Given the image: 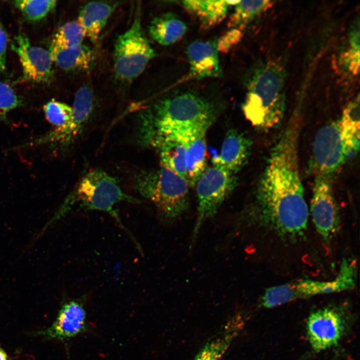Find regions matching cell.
Masks as SVG:
<instances>
[{
    "label": "cell",
    "instance_id": "6da1fadb",
    "mask_svg": "<svg viewBox=\"0 0 360 360\" xmlns=\"http://www.w3.org/2000/svg\"><path fill=\"white\" fill-rule=\"evenodd\" d=\"M300 124L292 119L272 148L254 202L241 212L244 226L280 244L296 242L308 229V210L298 163Z\"/></svg>",
    "mask_w": 360,
    "mask_h": 360
},
{
    "label": "cell",
    "instance_id": "7a4b0ae2",
    "mask_svg": "<svg viewBox=\"0 0 360 360\" xmlns=\"http://www.w3.org/2000/svg\"><path fill=\"white\" fill-rule=\"evenodd\" d=\"M216 112L214 103L199 92L193 90L172 92L140 112L136 140L140 145L148 146L159 136L211 124Z\"/></svg>",
    "mask_w": 360,
    "mask_h": 360
},
{
    "label": "cell",
    "instance_id": "3957f363",
    "mask_svg": "<svg viewBox=\"0 0 360 360\" xmlns=\"http://www.w3.org/2000/svg\"><path fill=\"white\" fill-rule=\"evenodd\" d=\"M285 77L283 65L276 60L264 62L253 72L242 106L252 126L268 130L281 122L286 108Z\"/></svg>",
    "mask_w": 360,
    "mask_h": 360
},
{
    "label": "cell",
    "instance_id": "277c9868",
    "mask_svg": "<svg viewBox=\"0 0 360 360\" xmlns=\"http://www.w3.org/2000/svg\"><path fill=\"white\" fill-rule=\"evenodd\" d=\"M134 185L140 195L154 204L163 223L174 222L188 208V182L167 168L140 172Z\"/></svg>",
    "mask_w": 360,
    "mask_h": 360
},
{
    "label": "cell",
    "instance_id": "5b68a950",
    "mask_svg": "<svg viewBox=\"0 0 360 360\" xmlns=\"http://www.w3.org/2000/svg\"><path fill=\"white\" fill-rule=\"evenodd\" d=\"M122 202L140 203L139 200L122 190L115 177L102 170L94 169L81 178L52 220L60 218L76 204L87 210L106 212L115 218L124 228L114 210L116 206Z\"/></svg>",
    "mask_w": 360,
    "mask_h": 360
},
{
    "label": "cell",
    "instance_id": "8992f818",
    "mask_svg": "<svg viewBox=\"0 0 360 360\" xmlns=\"http://www.w3.org/2000/svg\"><path fill=\"white\" fill-rule=\"evenodd\" d=\"M360 148V128L340 118L317 132L312 146V166L317 175L329 178Z\"/></svg>",
    "mask_w": 360,
    "mask_h": 360
},
{
    "label": "cell",
    "instance_id": "52a82bcc",
    "mask_svg": "<svg viewBox=\"0 0 360 360\" xmlns=\"http://www.w3.org/2000/svg\"><path fill=\"white\" fill-rule=\"evenodd\" d=\"M356 274L355 260L344 258L334 280L303 279L268 288L262 295V302L266 308H272L297 299L350 290L355 287Z\"/></svg>",
    "mask_w": 360,
    "mask_h": 360
},
{
    "label": "cell",
    "instance_id": "ba28073f",
    "mask_svg": "<svg viewBox=\"0 0 360 360\" xmlns=\"http://www.w3.org/2000/svg\"><path fill=\"white\" fill-rule=\"evenodd\" d=\"M140 8L124 32L117 38L114 50V70L118 80L131 82L146 69L156 53L142 26Z\"/></svg>",
    "mask_w": 360,
    "mask_h": 360
},
{
    "label": "cell",
    "instance_id": "9c48e42d",
    "mask_svg": "<svg viewBox=\"0 0 360 360\" xmlns=\"http://www.w3.org/2000/svg\"><path fill=\"white\" fill-rule=\"evenodd\" d=\"M236 181L235 174L214 164L206 168L200 176L194 186L198 200L197 214L190 248L204 222L216 214L236 187Z\"/></svg>",
    "mask_w": 360,
    "mask_h": 360
},
{
    "label": "cell",
    "instance_id": "30bf717a",
    "mask_svg": "<svg viewBox=\"0 0 360 360\" xmlns=\"http://www.w3.org/2000/svg\"><path fill=\"white\" fill-rule=\"evenodd\" d=\"M72 114L70 123L61 129L54 128L35 140V144H46L64 150L80 136L90 120L94 108V95L88 85L80 86L76 91L72 106Z\"/></svg>",
    "mask_w": 360,
    "mask_h": 360
},
{
    "label": "cell",
    "instance_id": "8fae6325",
    "mask_svg": "<svg viewBox=\"0 0 360 360\" xmlns=\"http://www.w3.org/2000/svg\"><path fill=\"white\" fill-rule=\"evenodd\" d=\"M310 212L318 233L324 244L329 245L340 225L339 210L329 178L316 176L312 189Z\"/></svg>",
    "mask_w": 360,
    "mask_h": 360
},
{
    "label": "cell",
    "instance_id": "7c38bea8",
    "mask_svg": "<svg viewBox=\"0 0 360 360\" xmlns=\"http://www.w3.org/2000/svg\"><path fill=\"white\" fill-rule=\"evenodd\" d=\"M338 308L326 307L312 312L307 322L306 332L312 349L316 352L336 346L344 330V321Z\"/></svg>",
    "mask_w": 360,
    "mask_h": 360
},
{
    "label": "cell",
    "instance_id": "4fadbf2b",
    "mask_svg": "<svg viewBox=\"0 0 360 360\" xmlns=\"http://www.w3.org/2000/svg\"><path fill=\"white\" fill-rule=\"evenodd\" d=\"M11 47L19 58L24 80L37 82L52 80L54 62L49 50L32 44L24 33L14 38Z\"/></svg>",
    "mask_w": 360,
    "mask_h": 360
},
{
    "label": "cell",
    "instance_id": "5bb4252c",
    "mask_svg": "<svg viewBox=\"0 0 360 360\" xmlns=\"http://www.w3.org/2000/svg\"><path fill=\"white\" fill-rule=\"evenodd\" d=\"M210 124L172 132L184 146L186 180L190 186H195L206 168V132Z\"/></svg>",
    "mask_w": 360,
    "mask_h": 360
},
{
    "label": "cell",
    "instance_id": "9a60e30c",
    "mask_svg": "<svg viewBox=\"0 0 360 360\" xmlns=\"http://www.w3.org/2000/svg\"><path fill=\"white\" fill-rule=\"evenodd\" d=\"M83 302L79 298L64 302L52 325L40 334L48 339L64 342L84 332L88 328Z\"/></svg>",
    "mask_w": 360,
    "mask_h": 360
},
{
    "label": "cell",
    "instance_id": "2e32d148",
    "mask_svg": "<svg viewBox=\"0 0 360 360\" xmlns=\"http://www.w3.org/2000/svg\"><path fill=\"white\" fill-rule=\"evenodd\" d=\"M218 50L216 41H194L187 48L190 64L188 77L201 80L221 76Z\"/></svg>",
    "mask_w": 360,
    "mask_h": 360
},
{
    "label": "cell",
    "instance_id": "e0dca14e",
    "mask_svg": "<svg viewBox=\"0 0 360 360\" xmlns=\"http://www.w3.org/2000/svg\"><path fill=\"white\" fill-rule=\"evenodd\" d=\"M251 146L252 142L247 136L231 130L224 138L220 154L213 158V164L236 174L248 160Z\"/></svg>",
    "mask_w": 360,
    "mask_h": 360
},
{
    "label": "cell",
    "instance_id": "ac0fdd59",
    "mask_svg": "<svg viewBox=\"0 0 360 360\" xmlns=\"http://www.w3.org/2000/svg\"><path fill=\"white\" fill-rule=\"evenodd\" d=\"M118 4L112 2H90L84 5L78 13V21L85 36L92 42L98 40L108 20Z\"/></svg>",
    "mask_w": 360,
    "mask_h": 360
},
{
    "label": "cell",
    "instance_id": "d6986e66",
    "mask_svg": "<svg viewBox=\"0 0 360 360\" xmlns=\"http://www.w3.org/2000/svg\"><path fill=\"white\" fill-rule=\"evenodd\" d=\"M160 156V166L167 168L186 179L185 148L182 144L172 135H166L154 140L150 144Z\"/></svg>",
    "mask_w": 360,
    "mask_h": 360
},
{
    "label": "cell",
    "instance_id": "ffe728a7",
    "mask_svg": "<svg viewBox=\"0 0 360 360\" xmlns=\"http://www.w3.org/2000/svg\"><path fill=\"white\" fill-rule=\"evenodd\" d=\"M49 51L53 62L66 71L88 70L94 61L92 50L83 44L66 48L52 42Z\"/></svg>",
    "mask_w": 360,
    "mask_h": 360
},
{
    "label": "cell",
    "instance_id": "44dd1931",
    "mask_svg": "<svg viewBox=\"0 0 360 360\" xmlns=\"http://www.w3.org/2000/svg\"><path fill=\"white\" fill-rule=\"evenodd\" d=\"M186 30L184 22L171 12L163 14L154 18L148 28L151 37L158 44L164 46L178 41Z\"/></svg>",
    "mask_w": 360,
    "mask_h": 360
},
{
    "label": "cell",
    "instance_id": "7402d4cb",
    "mask_svg": "<svg viewBox=\"0 0 360 360\" xmlns=\"http://www.w3.org/2000/svg\"><path fill=\"white\" fill-rule=\"evenodd\" d=\"M184 8L196 17L204 28H212L226 17L228 4L227 0H187L182 1Z\"/></svg>",
    "mask_w": 360,
    "mask_h": 360
},
{
    "label": "cell",
    "instance_id": "603a6c76",
    "mask_svg": "<svg viewBox=\"0 0 360 360\" xmlns=\"http://www.w3.org/2000/svg\"><path fill=\"white\" fill-rule=\"evenodd\" d=\"M336 67L346 76H356L360 72L359 20L348 34V40L338 56Z\"/></svg>",
    "mask_w": 360,
    "mask_h": 360
},
{
    "label": "cell",
    "instance_id": "cb8c5ba5",
    "mask_svg": "<svg viewBox=\"0 0 360 360\" xmlns=\"http://www.w3.org/2000/svg\"><path fill=\"white\" fill-rule=\"evenodd\" d=\"M273 4L270 0H238L228 23L230 28L242 31L257 16L266 11Z\"/></svg>",
    "mask_w": 360,
    "mask_h": 360
},
{
    "label": "cell",
    "instance_id": "d4e9b609",
    "mask_svg": "<svg viewBox=\"0 0 360 360\" xmlns=\"http://www.w3.org/2000/svg\"><path fill=\"white\" fill-rule=\"evenodd\" d=\"M84 30L78 20H71L62 25L56 31L52 42L70 48L82 44L85 38Z\"/></svg>",
    "mask_w": 360,
    "mask_h": 360
},
{
    "label": "cell",
    "instance_id": "484cf974",
    "mask_svg": "<svg viewBox=\"0 0 360 360\" xmlns=\"http://www.w3.org/2000/svg\"><path fill=\"white\" fill-rule=\"evenodd\" d=\"M12 2L24 18L32 22H37L43 19L56 5V1L54 0H14Z\"/></svg>",
    "mask_w": 360,
    "mask_h": 360
},
{
    "label": "cell",
    "instance_id": "4316f807",
    "mask_svg": "<svg viewBox=\"0 0 360 360\" xmlns=\"http://www.w3.org/2000/svg\"><path fill=\"white\" fill-rule=\"evenodd\" d=\"M44 110L46 120L54 128H63L72 120V108L65 103L52 100L44 106Z\"/></svg>",
    "mask_w": 360,
    "mask_h": 360
},
{
    "label": "cell",
    "instance_id": "83f0119b",
    "mask_svg": "<svg viewBox=\"0 0 360 360\" xmlns=\"http://www.w3.org/2000/svg\"><path fill=\"white\" fill-rule=\"evenodd\" d=\"M21 104V100L12 88L0 81V120H4L9 112Z\"/></svg>",
    "mask_w": 360,
    "mask_h": 360
},
{
    "label": "cell",
    "instance_id": "f1b7e54d",
    "mask_svg": "<svg viewBox=\"0 0 360 360\" xmlns=\"http://www.w3.org/2000/svg\"><path fill=\"white\" fill-rule=\"evenodd\" d=\"M243 36L242 31L238 28H230L216 40L218 52H227L237 44Z\"/></svg>",
    "mask_w": 360,
    "mask_h": 360
},
{
    "label": "cell",
    "instance_id": "f546056e",
    "mask_svg": "<svg viewBox=\"0 0 360 360\" xmlns=\"http://www.w3.org/2000/svg\"><path fill=\"white\" fill-rule=\"evenodd\" d=\"M8 34L0 21V74L6 70Z\"/></svg>",
    "mask_w": 360,
    "mask_h": 360
},
{
    "label": "cell",
    "instance_id": "4dcf8cb0",
    "mask_svg": "<svg viewBox=\"0 0 360 360\" xmlns=\"http://www.w3.org/2000/svg\"><path fill=\"white\" fill-rule=\"evenodd\" d=\"M0 360H7V355L0 346Z\"/></svg>",
    "mask_w": 360,
    "mask_h": 360
}]
</instances>
